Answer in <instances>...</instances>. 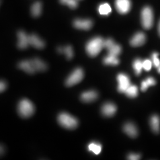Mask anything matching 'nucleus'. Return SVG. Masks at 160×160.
<instances>
[{"label": "nucleus", "mask_w": 160, "mask_h": 160, "mask_svg": "<svg viewBox=\"0 0 160 160\" xmlns=\"http://www.w3.org/2000/svg\"><path fill=\"white\" fill-rule=\"evenodd\" d=\"M84 71L82 69L77 68L69 75L65 81V85L67 87H71L79 83L84 78Z\"/></svg>", "instance_id": "39448f33"}, {"label": "nucleus", "mask_w": 160, "mask_h": 160, "mask_svg": "<svg viewBox=\"0 0 160 160\" xmlns=\"http://www.w3.org/2000/svg\"><path fill=\"white\" fill-rule=\"evenodd\" d=\"M74 26L77 29L88 30L92 26V22L90 19H76L74 22Z\"/></svg>", "instance_id": "6e6552de"}, {"label": "nucleus", "mask_w": 160, "mask_h": 160, "mask_svg": "<svg viewBox=\"0 0 160 160\" xmlns=\"http://www.w3.org/2000/svg\"><path fill=\"white\" fill-rule=\"evenodd\" d=\"M158 73L160 74V66L158 68Z\"/></svg>", "instance_id": "f704fd0d"}, {"label": "nucleus", "mask_w": 160, "mask_h": 160, "mask_svg": "<svg viewBox=\"0 0 160 160\" xmlns=\"http://www.w3.org/2000/svg\"><path fill=\"white\" fill-rule=\"evenodd\" d=\"M142 61H141L139 59H137L135 60V61L133 63V67L135 71V73L137 75H139L141 73L142 69H143V64Z\"/></svg>", "instance_id": "393cba45"}, {"label": "nucleus", "mask_w": 160, "mask_h": 160, "mask_svg": "<svg viewBox=\"0 0 160 160\" xmlns=\"http://www.w3.org/2000/svg\"><path fill=\"white\" fill-rule=\"evenodd\" d=\"M18 42L17 46L19 49H26L29 45V36L23 32V31H19L18 32Z\"/></svg>", "instance_id": "1a4fd4ad"}, {"label": "nucleus", "mask_w": 160, "mask_h": 160, "mask_svg": "<svg viewBox=\"0 0 160 160\" xmlns=\"http://www.w3.org/2000/svg\"><path fill=\"white\" fill-rule=\"evenodd\" d=\"M87 148L89 151L92 152L94 154L98 155L101 152L102 146L100 143L92 142L88 144Z\"/></svg>", "instance_id": "6ab92c4d"}, {"label": "nucleus", "mask_w": 160, "mask_h": 160, "mask_svg": "<svg viewBox=\"0 0 160 160\" xmlns=\"http://www.w3.org/2000/svg\"><path fill=\"white\" fill-rule=\"evenodd\" d=\"M31 62L36 72H43L48 68L46 63L39 58H36L31 59Z\"/></svg>", "instance_id": "dca6fc26"}, {"label": "nucleus", "mask_w": 160, "mask_h": 160, "mask_svg": "<svg viewBox=\"0 0 160 160\" xmlns=\"http://www.w3.org/2000/svg\"><path fill=\"white\" fill-rule=\"evenodd\" d=\"M117 79L119 82L118 91L120 92H125L131 85L129 77L125 74H119L118 75Z\"/></svg>", "instance_id": "0eeeda50"}, {"label": "nucleus", "mask_w": 160, "mask_h": 160, "mask_svg": "<svg viewBox=\"0 0 160 160\" xmlns=\"http://www.w3.org/2000/svg\"><path fill=\"white\" fill-rule=\"evenodd\" d=\"M98 12L101 15L108 16L112 12V8L109 4L103 3L98 7Z\"/></svg>", "instance_id": "4be33fe9"}, {"label": "nucleus", "mask_w": 160, "mask_h": 160, "mask_svg": "<svg viewBox=\"0 0 160 160\" xmlns=\"http://www.w3.org/2000/svg\"><path fill=\"white\" fill-rule=\"evenodd\" d=\"M104 39L101 37H96L89 40L86 45L87 54L91 57H95L104 48Z\"/></svg>", "instance_id": "f257e3e1"}, {"label": "nucleus", "mask_w": 160, "mask_h": 160, "mask_svg": "<svg viewBox=\"0 0 160 160\" xmlns=\"http://www.w3.org/2000/svg\"><path fill=\"white\" fill-rule=\"evenodd\" d=\"M123 131L125 132L129 137L131 138H135L137 137L138 134L137 128L131 122L126 123L123 126Z\"/></svg>", "instance_id": "2eb2a0df"}, {"label": "nucleus", "mask_w": 160, "mask_h": 160, "mask_svg": "<svg viewBox=\"0 0 160 160\" xmlns=\"http://www.w3.org/2000/svg\"><path fill=\"white\" fill-rule=\"evenodd\" d=\"M7 88V84L4 81H1L0 82V91L3 92Z\"/></svg>", "instance_id": "2f4dec72"}, {"label": "nucleus", "mask_w": 160, "mask_h": 160, "mask_svg": "<svg viewBox=\"0 0 160 160\" xmlns=\"http://www.w3.org/2000/svg\"><path fill=\"white\" fill-rule=\"evenodd\" d=\"M58 121L61 126L67 129H74L78 125L77 119L65 112L58 115Z\"/></svg>", "instance_id": "f03ea898"}, {"label": "nucleus", "mask_w": 160, "mask_h": 160, "mask_svg": "<svg viewBox=\"0 0 160 160\" xmlns=\"http://www.w3.org/2000/svg\"><path fill=\"white\" fill-rule=\"evenodd\" d=\"M115 42L114 40L112 39H108L106 40H104V48H106L107 50L109 49L111 46L113 45Z\"/></svg>", "instance_id": "c756f323"}, {"label": "nucleus", "mask_w": 160, "mask_h": 160, "mask_svg": "<svg viewBox=\"0 0 160 160\" xmlns=\"http://www.w3.org/2000/svg\"><path fill=\"white\" fill-rule=\"evenodd\" d=\"M31 12L33 16L38 17L41 14L42 12V4L40 2H36L32 6Z\"/></svg>", "instance_id": "412c9836"}, {"label": "nucleus", "mask_w": 160, "mask_h": 160, "mask_svg": "<svg viewBox=\"0 0 160 160\" xmlns=\"http://www.w3.org/2000/svg\"><path fill=\"white\" fill-rule=\"evenodd\" d=\"M60 2L71 8H75L78 6V2L77 0H60Z\"/></svg>", "instance_id": "bb28decb"}, {"label": "nucleus", "mask_w": 160, "mask_h": 160, "mask_svg": "<svg viewBox=\"0 0 160 160\" xmlns=\"http://www.w3.org/2000/svg\"><path fill=\"white\" fill-rule=\"evenodd\" d=\"M18 67L29 74H33L36 72L31 60H24L20 62L18 64Z\"/></svg>", "instance_id": "4468645a"}, {"label": "nucleus", "mask_w": 160, "mask_h": 160, "mask_svg": "<svg viewBox=\"0 0 160 160\" xmlns=\"http://www.w3.org/2000/svg\"><path fill=\"white\" fill-rule=\"evenodd\" d=\"M156 84V81L152 77H148L143 81L141 83V89L142 92H145L149 86H154Z\"/></svg>", "instance_id": "aec40b11"}, {"label": "nucleus", "mask_w": 160, "mask_h": 160, "mask_svg": "<svg viewBox=\"0 0 160 160\" xmlns=\"http://www.w3.org/2000/svg\"><path fill=\"white\" fill-rule=\"evenodd\" d=\"M142 64H143V69H145L147 71H149L152 68L153 63H152V61H151L149 59H145L143 61Z\"/></svg>", "instance_id": "c85d7f7f"}, {"label": "nucleus", "mask_w": 160, "mask_h": 160, "mask_svg": "<svg viewBox=\"0 0 160 160\" xmlns=\"http://www.w3.org/2000/svg\"><path fill=\"white\" fill-rule=\"evenodd\" d=\"M58 51L60 53H63V48H58Z\"/></svg>", "instance_id": "473e14b6"}, {"label": "nucleus", "mask_w": 160, "mask_h": 160, "mask_svg": "<svg viewBox=\"0 0 160 160\" xmlns=\"http://www.w3.org/2000/svg\"><path fill=\"white\" fill-rule=\"evenodd\" d=\"M125 93L126 94V95L128 97L135 98V97H137L138 94V87L136 86L131 84L129 87L127 88Z\"/></svg>", "instance_id": "5701e85b"}, {"label": "nucleus", "mask_w": 160, "mask_h": 160, "mask_svg": "<svg viewBox=\"0 0 160 160\" xmlns=\"http://www.w3.org/2000/svg\"></svg>", "instance_id": "c9c22d12"}, {"label": "nucleus", "mask_w": 160, "mask_h": 160, "mask_svg": "<svg viewBox=\"0 0 160 160\" xmlns=\"http://www.w3.org/2000/svg\"><path fill=\"white\" fill-rule=\"evenodd\" d=\"M158 32H159V34L160 35V22L159 24H158Z\"/></svg>", "instance_id": "72a5a7b5"}, {"label": "nucleus", "mask_w": 160, "mask_h": 160, "mask_svg": "<svg viewBox=\"0 0 160 160\" xmlns=\"http://www.w3.org/2000/svg\"><path fill=\"white\" fill-rule=\"evenodd\" d=\"M117 110V108L113 103H105L102 108V113L103 115L106 117H110L113 116Z\"/></svg>", "instance_id": "f8f14e48"}, {"label": "nucleus", "mask_w": 160, "mask_h": 160, "mask_svg": "<svg viewBox=\"0 0 160 160\" xmlns=\"http://www.w3.org/2000/svg\"><path fill=\"white\" fill-rule=\"evenodd\" d=\"M146 42V36L142 32H138L135 34L130 41V43L133 47L142 46Z\"/></svg>", "instance_id": "9d476101"}, {"label": "nucleus", "mask_w": 160, "mask_h": 160, "mask_svg": "<svg viewBox=\"0 0 160 160\" xmlns=\"http://www.w3.org/2000/svg\"><path fill=\"white\" fill-rule=\"evenodd\" d=\"M108 51L109 55L118 57L119 55H120L122 52V48L119 45L114 43L113 45H112L108 49Z\"/></svg>", "instance_id": "b1692460"}, {"label": "nucleus", "mask_w": 160, "mask_h": 160, "mask_svg": "<svg viewBox=\"0 0 160 160\" xmlns=\"http://www.w3.org/2000/svg\"><path fill=\"white\" fill-rule=\"evenodd\" d=\"M115 6L118 12L125 14L130 11L131 8V0H116Z\"/></svg>", "instance_id": "423d86ee"}, {"label": "nucleus", "mask_w": 160, "mask_h": 160, "mask_svg": "<svg viewBox=\"0 0 160 160\" xmlns=\"http://www.w3.org/2000/svg\"><path fill=\"white\" fill-rule=\"evenodd\" d=\"M63 53L66 55L67 58L69 60L71 59L74 57V52H73L72 48L69 45L63 48Z\"/></svg>", "instance_id": "a878e982"}, {"label": "nucleus", "mask_w": 160, "mask_h": 160, "mask_svg": "<svg viewBox=\"0 0 160 160\" xmlns=\"http://www.w3.org/2000/svg\"><path fill=\"white\" fill-rule=\"evenodd\" d=\"M128 160H138L141 158V156L139 154H130L128 156Z\"/></svg>", "instance_id": "7c9ffc66"}, {"label": "nucleus", "mask_w": 160, "mask_h": 160, "mask_svg": "<svg viewBox=\"0 0 160 160\" xmlns=\"http://www.w3.org/2000/svg\"><path fill=\"white\" fill-rule=\"evenodd\" d=\"M151 128L155 133H158L160 129V119L158 115H153L150 119Z\"/></svg>", "instance_id": "f3484780"}, {"label": "nucleus", "mask_w": 160, "mask_h": 160, "mask_svg": "<svg viewBox=\"0 0 160 160\" xmlns=\"http://www.w3.org/2000/svg\"><path fill=\"white\" fill-rule=\"evenodd\" d=\"M141 22L143 28L151 29L154 23L153 12L149 7H145L141 12Z\"/></svg>", "instance_id": "20e7f679"}, {"label": "nucleus", "mask_w": 160, "mask_h": 160, "mask_svg": "<svg viewBox=\"0 0 160 160\" xmlns=\"http://www.w3.org/2000/svg\"><path fill=\"white\" fill-rule=\"evenodd\" d=\"M35 111L33 104L28 99L22 100L18 105V112L19 114L24 118L32 116Z\"/></svg>", "instance_id": "7ed1b4c3"}, {"label": "nucleus", "mask_w": 160, "mask_h": 160, "mask_svg": "<svg viewBox=\"0 0 160 160\" xmlns=\"http://www.w3.org/2000/svg\"><path fill=\"white\" fill-rule=\"evenodd\" d=\"M98 98V93L95 90L84 92L81 95V99L86 103H90L95 101Z\"/></svg>", "instance_id": "ddd939ff"}, {"label": "nucleus", "mask_w": 160, "mask_h": 160, "mask_svg": "<svg viewBox=\"0 0 160 160\" xmlns=\"http://www.w3.org/2000/svg\"><path fill=\"white\" fill-rule=\"evenodd\" d=\"M29 44L36 49H41L45 46V43L43 40L41 39L36 34H30L29 36Z\"/></svg>", "instance_id": "9b49d317"}, {"label": "nucleus", "mask_w": 160, "mask_h": 160, "mask_svg": "<svg viewBox=\"0 0 160 160\" xmlns=\"http://www.w3.org/2000/svg\"><path fill=\"white\" fill-rule=\"evenodd\" d=\"M158 55H159L158 53L154 52L151 56L152 63L154 64L155 67L157 68L160 66V60L158 58Z\"/></svg>", "instance_id": "cd10ccee"}, {"label": "nucleus", "mask_w": 160, "mask_h": 160, "mask_svg": "<svg viewBox=\"0 0 160 160\" xmlns=\"http://www.w3.org/2000/svg\"><path fill=\"white\" fill-rule=\"evenodd\" d=\"M103 63L107 65L116 66L119 63V60L118 57L109 55L103 59Z\"/></svg>", "instance_id": "a211bd4d"}]
</instances>
